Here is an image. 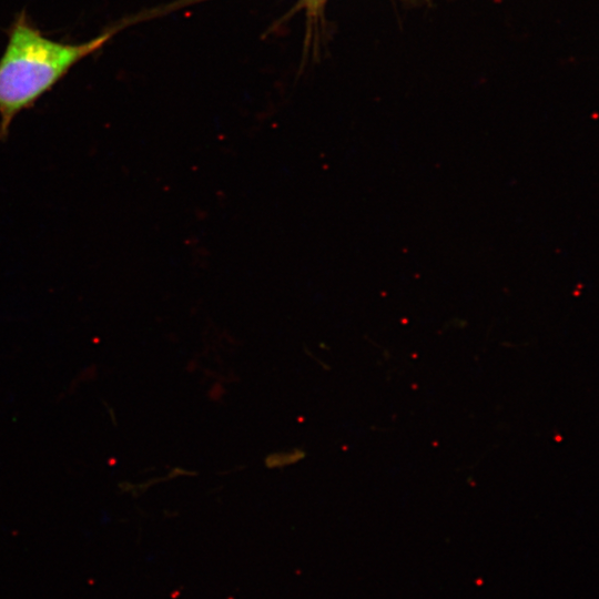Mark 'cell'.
I'll return each instance as SVG.
<instances>
[{
  "label": "cell",
  "instance_id": "obj_1",
  "mask_svg": "<svg viewBox=\"0 0 599 599\" xmlns=\"http://www.w3.org/2000/svg\"><path fill=\"white\" fill-rule=\"evenodd\" d=\"M129 20L109 27L97 37L69 43L43 34L24 10L8 30L0 55V143L19 113L31 108L80 61L103 48Z\"/></svg>",
  "mask_w": 599,
  "mask_h": 599
}]
</instances>
